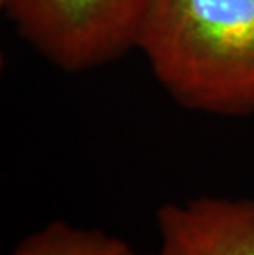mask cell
I'll return each mask as SVG.
<instances>
[{
  "instance_id": "cell-1",
  "label": "cell",
  "mask_w": 254,
  "mask_h": 255,
  "mask_svg": "<svg viewBox=\"0 0 254 255\" xmlns=\"http://www.w3.org/2000/svg\"><path fill=\"white\" fill-rule=\"evenodd\" d=\"M137 50L180 106L254 114V0H150Z\"/></svg>"
},
{
  "instance_id": "cell-2",
  "label": "cell",
  "mask_w": 254,
  "mask_h": 255,
  "mask_svg": "<svg viewBox=\"0 0 254 255\" xmlns=\"http://www.w3.org/2000/svg\"><path fill=\"white\" fill-rule=\"evenodd\" d=\"M150 0H0L20 38L56 68L94 69L137 50Z\"/></svg>"
},
{
  "instance_id": "cell-3",
  "label": "cell",
  "mask_w": 254,
  "mask_h": 255,
  "mask_svg": "<svg viewBox=\"0 0 254 255\" xmlns=\"http://www.w3.org/2000/svg\"><path fill=\"white\" fill-rule=\"evenodd\" d=\"M155 255H254V198L200 196L157 209Z\"/></svg>"
},
{
  "instance_id": "cell-4",
  "label": "cell",
  "mask_w": 254,
  "mask_h": 255,
  "mask_svg": "<svg viewBox=\"0 0 254 255\" xmlns=\"http://www.w3.org/2000/svg\"><path fill=\"white\" fill-rule=\"evenodd\" d=\"M8 255H139L121 237L53 221L25 237Z\"/></svg>"
}]
</instances>
